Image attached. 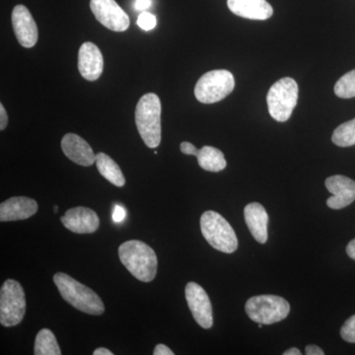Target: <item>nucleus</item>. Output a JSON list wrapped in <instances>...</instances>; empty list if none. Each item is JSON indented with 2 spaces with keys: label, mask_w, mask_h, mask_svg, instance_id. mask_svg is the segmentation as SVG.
<instances>
[{
  "label": "nucleus",
  "mask_w": 355,
  "mask_h": 355,
  "mask_svg": "<svg viewBox=\"0 0 355 355\" xmlns=\"http://www.w3.org/2000/svg\"><path fill=\"white\" fill-rule=\"evenodd\" d=\"M26 313L25 292L19 282L7 279L0 291V323L14 327L22 322Z\"/></svg>",
  "instance_id": "8"
},
{
  "label": "nucleus",
  "mask_w": 355,
  "mask_h": 355,
  "mask_svg": "<svg viewBox=\"0 0 355 355\" xmlns=\"http://www.w3.org/2000/svg\"><path fill=\"white\" fill-rule=\"evenodd\" d=\"M298 85L291 77H284L277 81L266 96L268 113L279 123L291 119L298 101Z\"/></svg>",
  "instance_id": "5"
},
{
  "label": "nucleus",
  "mask_w": 355,
  "mask_h": 355,
  "mask_svg": "<svg viewBox=\"0 0 355 355\" xmlns=\"http://www.w3.org/2000/svg\"><path fill=\"white\" fill-rule=\"evenodd\" d=\"M53 210H55V212H58V205H55V207H53Z\"/></svg>",
  "instance_id": "35"
},
{
  "label": "nucleus",
  "mask_w": 355,
  "mask_h": 355,
  "mask_svg": "<svg viewBox=\"0 0 355 355\" xmlns=\"http://www.w3.org/2000/svg\"><path fill=\"white\" fill-rule=\"evenodd\" d=\"M34 354L36 355H60V345L53 331L43 329L35 340Z\"/></svg>",
  "instance_id": "21"
},
{
  "label": "nucleus",
  "mask_w": 355,
  "mask_h": 355,
  "mask_svg": "<svg viewBox=\"0 0 355 355\" xmlns=\"http://www.w3.org/2000/svg\"><path fill=\"white\" fill-rule=\"evenodd\" d=\"M64 155L76 164L89 167L96 163V154L86 140L76 135L67 133L62 139Z\"/></svg>",
  "instance_id": "15"
},
{
  "label": "nucleus",
  "mask_w": 355,
  "mask_h": 355,
  "mask_svg": "<svg viewBox=\"0 0 355 355\" xmlns=\"http://www.w3.org/2000/svg\"><path fill=\"white\" fill-rule=\"evenodd\" d=\"M121 263L135 279L150 282L157 273V257L153 248L139 240L123 243L119 248Z\"/></svg>",
  "instance_id": "1"
},
{
  "label": "nucleus",
  "mask_w": 355,
  "mask_h": 355,
  "mask_svg": "<svg viewBox=\"0 0 355 355\" xmlns=\"http://www.w3.org/2000/svg\"><path fill=\"white\" fill-rule=\"evenodd\" d=\"M162 106L157 95L142 96L135 108V123L140 137L149 148H156L161 142Z\"/></svg>",
  "instance_id": "3"
},
{
  "label": "nucleus",
  "mask_w": 355,
  "mask_h": 355,
  "mask_svg": "<svg viewBox=\"0 0 355 355\" xmlns=\"http://www.w3.org/2000/svg\"><path fill=\"white\" fill-rule=\"evenodd\" d=\"M125 217V210L123 207H120V205H116L114 207V214H113V219L114 222L116 223H120V222L123 221Z\"/></svg>",
  "instance_id": "27"
},
{
  "label": "nucleus",
  "mask_w": 355,
  "mask_h": 355,
  "mask_svg": "<svg viewBox=\"0 0 355 355\" xmlns=\"http://www.w3.org/2000/svg\"><path fill=\"white\" fill-rule=\"evenodd\" d=\"M347 254H349V258L355 261V239L352 240L347 245Z\"/></svg>",
  "instance_id": "32"
},
{
  "label": "nucleus",
  "mask_w": 355,
  "mask_h": 355,
  "mask_svg": "<svg viewBox=\"0 0 355 355\" xmlns=\"http://www.w3.org/2000/svg\"><path fill=\"white\" fill-rule=\"evenodd\" d=\"M331 140L336 146L349 147L355 146V119L338 125L334 130Z\"/></svg>",
  "instance_id": "22"
},
{
  "label": "nucleus",
  "mask_w": 355,
  "mask_h": 355,
  "mask_svg": "<svg viewBox=\"0 0 355 355\" xmlns=\"http://www.w3.org/2000/svg\"><path fill=\"white\" fill-rule=\"evenodd\" d=\"M235 88V79L225 69L211 70L203 74L195 87V96L202 104H214L223 100Z\"/></svg>",
  "instance_id": "6"
},
{
  "label": "nucleus",
  "mask_w": 355,
  "mask_h": 355,
  "mask_svg": "<svg viewBox=\"0 0 355 355\" xmlns=\"http://www.w3.org/2000/svg\"><path fill=\"white\" fill-rule=\"evenodd\" d=\"M104 58L101 51L95 44L87 42L78 51V70L81 76L88 81H95L102 76Z\"/></svg>",
  "instance_id": "14"
},
{
  "label": "nucleus",
  "mask_w": 355,
  "mask_h": 355,
  "mask_svg": "<svg viewBox=\"0 0 355 355\" xmlns=\"http://www.w3.org/2000/svg\"><path fill=\"white\" fill-rule=\"evenodd\" d=\"M306 354L307 355H324V352L321 347L315 345H310L306 347Z\"/></svg>",
  "instance_id": "30"
},
{
  "label": "nucleus",
  "mask_w": 355,
  "mask_h": 355,
  "mask_svg": "<svg viewBox=\"0 0 355 355\" xmlns=\"http://www.w3.org/2000/svg\"><path fill=\"white\" fill-rule=\"evenodd\" d=\"M53 282L62 297L76 309L90 315H102L105 312L104 303L99 295L67 273H55Z\"/></svg>",
  "instance_id": "2"
},
{
  "label": "nucleus",
  "mask_w": 355,
  "mask_h": 355,
  "mask_svg": "<svg viewBox=\"0 0 355 355\" xmlns=\"http://www.w3.org/2000/svg\"><path fill=\"white\" fill-rule=\"evenodd\" d=\"M340 336L345 342L355 343V315L350 317L343 324L342 330H340Z\"/></svg>",
  "instance_id": "24"
},
{
  "label": "nucleus",
  "mask_w": 355,
  "mask_h": 355,
  "mask_svg": "<svg viewBox=\"0 0 355 355\" xmlns=\"http://www.w3.org/2000/svg\"><path fill=\"white\" fill-rule=\"evenodd\" d=\"M11 21L16 38L24 48H33L38 42V27L32 14L24 6L14 7Z\"/></svg>",
  "instance_id": "11"
},
{
  "label": "nucleus",
  "mask_w": 355,
  "mask_h": 355,
  "mask_svg": "<svg viewBox=\"0 0 355 355\" xmlns=\"http://www.w3.org/2000/svg\"><path fill=\"white\" fill-rule=\"evenodd\" d=\"M326 188L333 195L327 200V205L331 209H345L355 200V182L349 178L342 175L329 177Z\"/></svg>",
  "instance_id": "13"
},
{
  "label": "nucleus",
  "mask_w": 355,
  "mask_h": 355,
  "mask_svg": "<svg viewBox=\"0 0 355 355\" xmlns=\"http://www.w3.org/2000/svg\"><path fill=\"white\" fill-rule=\"evenodd\" d=\"M198 165L205 171L220 172L227 166L224 154L212 146H203L197 155Z\"/></svg>",
  "instance_id": "20"
},
{
  "label": "nucleus",
  "mask_w": 355,
  "mask_h": 355,
  "mask_svg": "<svg viewBox=\"0 0 355 355\" xmlns=\"http://www.w3.org/2000/svg\"><path fill=\"white\" fill-rule=\"evenodd\" d=\"M137 25L141 28L144 31H150V30L154 29L156 26V17L153 15V14L146 12V11H144L139 16V19H137Z\"/></svg>",
  "instance_id": "25"
},
{
  "label": "nucleus",
  "mask_w": 355,
  "mask_h": 355,
  "mask_svg": "<svg viewBox=\"0 0 355 355\" xmlns=\"http://www.w3.org/2000/svg\"><path fill=\"white\" fill-rule=\"evenodd\" d=\"M90 8L96 19L114 32H125L130 27V18L116 0H91Z\"/></svg>",
  "instance_id": "9"
},
{
  "label": "nucleus",
  "mask_w": 355,
  "mask_h": 355,
  "mask_svg": "<svg viewBox=\"0 0 355 355\" xmlns=\"http://www.w3.org/2000/svg\"><path fill=\"white\" fill-rule=\"evenodd\" d=\"M180 149H181L182 153L186 154V155H193L197 157L198 149L193 146V144H191V142H182L181 146H180Z\"/></svg>",
  "instance_id": "26"
},
{
  "label": "nucleus",
  "mask_w": 355,
  "mask_h": 355,
  "mask_svg": "<svg viewBox=\"0 0 355 355\" xmlns=\"http://www.w3.org/2000/svg\"><path fill=\"white\" fill-rule=\"evenodd\" d=\"M65 228L76 234H91L98 230L100 219L94 210L78 207L70 209L60 217Z\"/></svg>",
  "instance_id": "12"
},
{
  "label": "nucleus",
  "mask_w": 355,
  "mask_h": 355,
  "mask_svg": "<svg viewBox=\"0 0 355 355\" xmlns=\"http://www.w3.org/2000/svg\"><path fill=\"white\" fill-rule=\"evenodd\" d=\"M8 123V116H7L6 110L4 106L0 104V130H4Z\"/></svg>",
  "instance_id": "29"
},
{
  "label": "nucleus",
  "mask_w": 355,
  "mask_h": 355,
  "mask_svg": "<svg viewBox=\"0 0 355 355\" xmlns=\"http://www.w3.org/2000/svg\"><path fill=\"white\" fill-rule=\"evenodd\" d=\"M184 293L196 322L203 329L211 328L214 324L211 303L205 289L196 282H189L184 288Z\"/></svg>",
  "instance_id": "10"
},
{
  "label": "nucleus",
  "mask_w": 355,
  "mask_h": 355,
  "mask_svg": "<svg viewBox=\"0 0 355 355\" xmlns=\"http://www.w3.org/2000/svg\"><path fill=\"white\" fill-rule=\"evenodd\" d=\"M284 355H301V352L298 349L292 347V349H289L286 352H284Z\"/></svg>",
  "instance_id": "34"
},
{
  "label": "nucleus",
  "mask_w": 355,
  "mask_h": 355,
  "mask_svg": "<svg viewBox=\"0 0 355 355\" xmlns=\"http://www.w3.org/2000/svg\"><path fill=\"white\" fill-rule=\"evenodd\" d=\"M38 203L33 198L14 197L0 205V221L24 220L36 214Z\"/></svg>",
  "instance_id": "16"
},
{
  "label": "nucleus",
  "mask_w": 355,
  "mask_h": 355,
  "mask_svg": "<svg viewBox=\"0 0 355 355\" xmlns=\"http://www.w3.org/2000/svg\"><path fill=\"white\" fill-rule=\"evenodd\" d=\"M154 355H174V352H172L167 345L160 343V345H156L155 349L153 352Z\"/></svg>",
  "instance_id": "28"
},
{
  "label": "nucleus",
  "mask_w": 355,
  "mask_h": 355,
  "mask_svg": "<svg viewBox=\"0 0 355 355\" xmlns=\"http://www.w3.org/2000/svg\"><path fill=\"white\" fill-rule=\"evenodd\" d=\"M151 6V0H137L135 2V9L139 11L146 10Z\"/></svg>",
  "instance_id": "31"
},
{
  "label": "nucleus",
  "mask_w": 355,
  "mask_h": 355,
  "mask_svg": "<svg viewBox=\"0 0 355 355\" xmlns=\"http://www.w3.org/2000/svg\"><path fill=\"white\" fill-rule=\"evenodd\" d=\"M231 12L251 20H266L272 17L273 9L266 0H227Z\"/></svg>",
  "instance_id": "17"
},
{
  "label": "nucleus",
  "mask_w": 355,
  "mask_h": 355,
  "mask_svg": "<svg viewBox=\"0 0 355 355\" xmlns=\"http://www.w3.org/2000/svg\"><path fill=\"white\" fill-rule=\"evenodd\" d=\"M245 310L252 321L258 324H272L288 316L291 305L286 299L279 296L259 295L247 301Z\"/></svg>",
  "instance_id": "7"
},
{
  "label": "nucleus",
  "mask_w": 355,
  "mask_h": 355,
  "mask_svg": "<svg viewBox=\"0 0 355 355\" xmlns=\"http://www.w3.org/2000/svg\"><path fill=\"white\" fill-rule=\"evenodd\" d=\"M96 166H97L98 171L102 175L105 179L108 180L110 183L114 184L116 187L125 186V179L121 172L120 166L105 153L96 154Z\"/></svg>",
  "instance_id": "19"
},
{
  "label": "nucleus",
  "mask_w": 355,
  "mask_h": 355,
  "mask_svg": "<svg viewBox=\"0 0 355 355\" xmlns=\"http://www.w3.org/2000/svg\"><path fill=\"white\" fill-rule=\"evenodd\" d=\"M200 229L207 243L222 253H234L238 248L234 229L224 217L209 210L200 217Z\"/></svg>",
  "instance_id": "4"
},
{
  "label": "nucleus",
  "mask_w": 355,
  "mask_h": 355,
  "mask_svg": "<svg viewBox=\"0 0 355 355\" xmlns=\"http://www.w3.org/2000/svg\"><path fill=\"white\" fill-rule=\"evenodd\" d=\"M94 355H113V352H110L109 349H105V347H99L93 352Z\"/></svg>",
  "instance_id": "33"
},
{
  "label": "nucleus",
  "mask_w": 355,
  "mask_h": 355,
  "mask_svg": "<svg viewBox=\"0 0 355 355\" xmlns=\"http://www.w3.org/2000/svg\"><path fill=\"white\" fill-rule=\"evenodd\" d=\"M245 221L256 241L265 244L268 241V216L265 207L258 202L248 205L244 209Z\"/></svg>",
  "instance_id": "18"
},
{
  "label": "nucleus",
  "mask_w": 355,
  "mask_h": 355,
  "mask_svg": "<svg viewBox=\"0 0 355 355\" xmlns=\"http://www.w3.org/2000/svg\"><path fill=\"white\" fill-rule=\"evenodd\" d=\"M335 94L342 99H350L355 97V69L347 72L336 81Z\"/></svg>",
  "instance_id": "23"
}]
</instances>
